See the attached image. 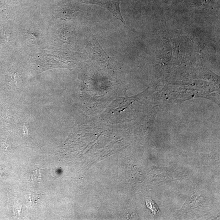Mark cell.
I'll return each instance as SVG.
<instances>
[{
	"label": "cell",
	"instance_id": "obj_1",
	"mask_svg": "<svg viewBox=\"0 0 220 220\" xmlns=\"http://www.w3.org/2000/svg\"><path fill=\"white\" fill-rule=\"evenodd\" d=\"M146 204L147 207L149 208L154 213L158 212V208L157 205L151 199L146 200Z\"/></svg>",
	"mask_w": 220,
	"mask_h": 220
}]
</instances>
